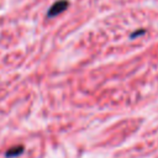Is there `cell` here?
<instances>
[{
  "label": "cell",
  "mask_w": 158,
  "mask_h": 158,
  "mask_svg": "<svg viewBox=\"0 0 158 158\" xmlns=\"http://www.w3.org/2000/svg\"><path fill=\"white\" fill-rule=\"evenodd\" d=\"M146 31L144 30H141V31H136V32H133L132 35H131V37L132 38H135V37H137V36H141V35H143Z\"/></svg>",
  "instance_id": "obj_3"
},
{
  "label": "cell",
  "mask_w": 158,
  "mask_h": 158,
  "mask_svg": "<svg viewBox=\"0 0 158 158\" xmlns=\"http://www.w3.org/2000/svg\"><path fill=\"white\" fill-rule=\"evenodd\" d=\"M67 7H68V1H67V0H58V1H56V2L49 7L47 16H48V17H54V16L62 14Z\"/></svg>",
  "instance_id": "obj_1"
},
{
  "label": "cell",
  "mask_w": 158,
  "mask_h": 158,
  "mask_svg": "<svg viewBox=\"0 0 158 158\" xmlns=\"http://www.w3.org/2000/svg\"><path fill=\"white\" fill-rule=\"evenodd\" d=\"M23 151V147L22 146H17V147H14V148H11V149H9L7 152H6V156L7 157H14V156H19L21 152Z\"/></svg>",
  "instance_id": "obj_2"
}]
</instances>
